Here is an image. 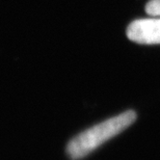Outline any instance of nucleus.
Returning a JSON list of instances; mask_svg holds the SVG:
<instances>
[{
	"mask_svg": "<svg viewBox=\"0 0 160 160\" xmlns=\"http://www.w3.org/2000/svg\"><path fill=\"white\" fill-rule=\"evenodd\" d=\"M135 120L136 112L130 109L95 125L70 140L67 146V154L72 160L85 157L105 142L127 129Z\"/></svg>",
	"mask_w": 160,
	"mask_h": 160,
	"instance_id": "nucleus-1",
	"label": "nucleus"
},
{
	"mask_svg": "<svg viewBox=\"0 0 160 160\" xmlns=\"http://www.w3.org/2000/svg\"><path fill=\"white\" fill-rule=\"evenodd\" d=\"M128 39L137 44H160V17L138 19L127 27Z\"/></svg>",
	"mask_w": 160,
	"mask_h": 160,
	"instance_id": "nucleus-2",
	"label": "nucleus"
},
{
	"mask_svg": "<svg viewBox=\"0 0 160 160\" xmlns=\"http://www.w3.org/2000/svg\"><path fill=\"white\" fill-rule=\"evenodd\" d=\"M146 12L152 17H160V0H150L146 4Z\"/></svg>",
	"mask_w": 160,
	"mask_h": 160,
	"instance_id": "nucleus-3",
	"label": "nucleus"
}]
</instances>
